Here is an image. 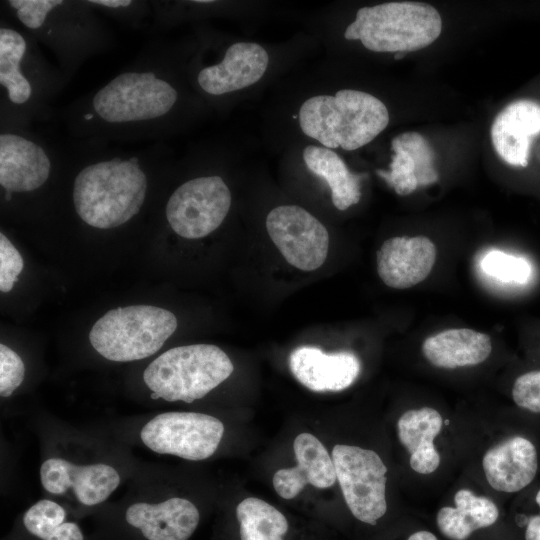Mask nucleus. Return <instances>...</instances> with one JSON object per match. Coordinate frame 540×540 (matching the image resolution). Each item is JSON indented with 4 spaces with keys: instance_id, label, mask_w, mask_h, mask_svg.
I'll list each match as a JSON object with an SVG mask.
<instances>
[{
    "instance_id": "obj_1",
    "label": "nucleus",
    "mask_w": 540,
    "mask_h": 540,
    "mask_svg": "<svg viewBox=\"0 0 540 540\" xmlns=\"http://www.w3.org/2000/svg\"><path fill=\"white\" fill-rule=\"evenodd\" d=\"M180 103L157 41L98 89L68 105L63 114L78 142L157 139Z\"/></svg>"
},
{
    "instance_id": "obj_2",
    "label": "nucleus",
    "mask_w": 540,
    "mask_h": 540,
    "mask_svg": "<svg viewBox=\"0 0 540 540\" xmlns=\"http://www.w3.org/2000/svg\"><path fill=\"white\" fill-rule=\"evenodd\" d=\"M70 156L75 163L72 206L86 225L100 230L118 228L142 210L150 186L151 168L164 156L157 146L122 150L102 143L77 142Z\"/></svg>"
},
{
    "instance_id": "obj_3",
    "label": "nucleus",
    "mask_w": 540,
    "mask_h": 540,
    "mask_svg": "<svg viewBox=\"0 0 540 540\" xmlns=\"http://www.w3.org/2000/svg\"><path fill=\"white\" fill-rule=\"evenodd\" d=\"M1 7L4 17L54 53L67 81L84 61L115 42L86 0H7Z\"/></svg>"
},
{
    "instance_id": "obj_4",
    "label": "nucleus",
    "mask_w": 540,
    "mask_h": 540,
    "mask_svg": "<svg viewBox=\"0 0 540 540\" xmlns=\"http://www.w3.org/2000/svg\"><path fill=\"white\" fill-rule=\"evenodd\" d=\"M68 83L37 42L5 17L0 22L1 126L29 127L50 115L49 102Z\"/></svg>"
},
{
    "instance_id": "obj_5",
    "label": "nucleus",
    "mask_w": 540,
    "mask_h": 540,
    "mask_svg": "<svg viewBox=\"0 0 540 540\" xmlns=\"http://www.w3.org/2000/svg\"><path fill=\"white\" fill-rule=\"evenodd\" d=\"M299 124L305 135L326 148L356 150L379 135L389 123L385 104L375 96L352 89L313 96L301 105Z\"/></svg>"
},
{
    "instance_id": "obj_6",
    "label": "nucleus",
    "mask_w": 540,
    "mask_h": 540,
    "mask_svg": "<svg viewBox=\"0 0 540 540\" xmlns=\"http://www.w3.org/2000/svg\"><path fill=\"white\" fill-rule=\"evenodd\" d=\"M442 19L427 3L399 1L362 7L344 37L359 39L374 52H412L432 44L441 34Z\"/></svg>"
},
{
    "instance_id": "obj_7",
    "label": "nucleus",
    "mask_w": 540,
    "mask_h": 540,
    "mask_svg": "<svg viewBox=\"0 0 540 540\" xmlns=\"http://www.w3.org/2000/svg\"><path fill=\"white\" fill-rule=\"evenodd\" d=\"M234 366L228 355L212 344L171 348L145 369L143 380L151 398L192 403L225 381Z\"/></svg>"
},
{
    "instance_id": "obj_8",
    "label": "nucleus",
    "mask_w": 540,
    "mask_h": 540,
    "mask_svg": "<svg viewBox=\"0 0 540 540\" xmlns=\"http://www.w3.org/2000/svg\"><path fill=\"white\" fill-rule=\"evenodd\" d=\"M177 318L167 309L150 305L115 308L92 326L89 340L104 358L130 362L152 356L175 332Z\"/></svg>"
},
{
    "instance_id": "obj_9",
    "label": "nucleus",
    "mask_w": 540,
    "mask_h": 540,
    "mask_svg": "<svg viewBox=\"0 0 540 540\" xmlns=\"http://www.w3.org/2000/svg\"><path fill=\"white\" fill-rule=\"evenodd\" d=\"M63 154L46 139L22 126H1L0 186L4 201L30 194L51 179Z\"/></svg>"
},
{
    "instance_id": "obj_10",
    "label": "nucleus",
    "mask_w": 540,
    "mask_h": 540,
    "mask_svg": "<svg viewBox=\"0 0 540 540\" xmlns=\"http://www.w3.org/2000/svg\"><path fill=\"white\" fill-rule=\"evenodd\" d=\"M336 478L346 505L359 521L376 525L387 511V467L373 450L337 444L332 450Z\"/></svg>"
},
{
    "instance_id": "obj_11",
    "label": "nucleus",
    "mask_w": 540,
    "mask_h": 540,
    "mask_svg": "<svg viewBox=\"0 0 540 540\" xmlns=\"http://www.w3.org/2000/svg\"><path fill=\"white\" fill-rule=\"evenodd\" d=\"M231 207V192L222 177L207 175L180 184L165 205V218L180 237L200 239L214 232Z\"/></svg>"
},
{
    "instance_id": "obj_12",
    "label": "nucleus",
    "mask_w": 540,
    "mask_h": 540,
    "mask_svg": "<svg viewBox=\"0 0 540 540\" xmlns=\"http://www.w3.org/2000/svg\"><path fill=\"white\" fill-rule=\"evenodd\" d=\"M223 434V423L211 415L166 412L148 421L140 437L156 453L199 461L215 453Z\"/></svg>"
},
{
    "instance_id": "obj_13",
    "label": "nucleus",
    "mask_w": 540,
    "mask_h": 540,
    "mask_svg": "<svg viewBox=\"0 0 540 540\" xmlns=\"http://www.w3.org/2000/svg\"><path fill=\"white\" fill-rule=\"evenodd\" d=\"M269 237L285 260L302 271H314L325 262L329 234L311 213L297 205H281L266 217Z\"/></svg>"
},
{
    "instance_id": "obj_14",
    "label": "nucleus",
    "mask_w": 540,
    "mask_h": 540,
    "mask_svg": "<svg viewBox=\"0 0 540 540\" xmlns=\"http://www.w3.org/2000/svg\"><path fill=\"white\" fill-rule=\"evenodd\" d=\"M268 63V53L260 44L237 42L226 49L221 61L197 72V85L208 95H225L258 82Z\"/></svg>"
},
{
    "instance_id": "obj_15",
    "label": "nucleus",
    "mask_w": 540,
    "mask_h": 540,
    "mask_svg": "<svg viewBox=\"0 0 540 540\" xmlns=\"http://www.w3.org/2000/svg\"><path fill=\"white\" fill-rule=\"evenodd\" d=\"M436 260V247L425 236L393 237L377 251V272L383 283L407 289L425 280Z\"/></svg>"
},
{
    "instance_id": "obj_16",
    "label": "nucleus",
    "mask_w": 540,
    "mask_h": 540,
    "mask_svg": "<svg viewBox=\"0 0 540 540\" xmlns=\"http://www.w3.org/2000/svg\"><path fill=\"white\" fill-rule=\"evenodd\" d=\"M295 379L313 392H338L358 378L361 364L349 351L326 353L315 346H300L289 357Z\"/></svg>"
},
{
    "instance_id": "obj_17",
    "label": "nucleus",
    "mask_w": 540,
    "mask_h": 540,
    "mask_svg": "<svg viewBox=\"0 0 540 540\" xmlns=\"http://www.w3.org/2000/svg\"><path fill=\"white\" fill-rule=\"evenodd\" d=\"M40 477L49 493L63 494L72 488L77 500L87 506L105 501L120 483L118 472L107 464L77 466L61 458L46 460Z\"/></svg>"
},
{
    "instance_id": "obj_18",
    "label": "nucleus",
    "mask_w": 540,
    "mask_h": 540,
    "mask_svg": "<svg viewBox=\"0 0 540 540\" xmlns=\"http://www.w3.org/2000/svg\"><path fill=\"white\" fill-rule=\"evenodd\" d=\"M297 465L279 469L273 476V487L284 499L295 498L307 484L327 489L337 481L332 456L322 442L310 433L299 434L293 443Z\"/></svg>"
},
{
    "instance_id": "obj_19",
    "label": "nucleus",
    "mask_w": 540,
    "mask_h": 540,
    "mask_svg": "<svg viewBox=\"0 0 540 540\" xmlns=\"http://www.w3.org/2000/svg\"><path fill=\"white\" fill-rule=\"evenodd\" d=\"M540 134V104L518 100L495 117L491 140L497 154L512 166L526 167L532 138Z\"/></svg>"
},
{
    "instance_id": "obj_20",
    "label": "nucleus",
    "mask_w": 540,
    "mask_h": 540,
    "mask_svg": "<svg viewBox=\"0 0 540 540\" xmlns=\"http://www.w3.org/2000/svg\"><path fill=\"white\" fill-rule=\"evenodd\" d=\"M125 519L148 540H188L198 526L200 515L191 501L173 497L158 504H132Z\"/></svg>"
},
{
    "instance_id": "obj_21",
    "label": "nucleus",
    "mask_w": 540,
    "mask_h": 540,
    "mask_svg": "<svg viewBox=\"0 0 540 540\" xmlns=\"http://www.w3.org/2000/svg\"><path fill=\"white\" fill-rule=\"evenodd\" d=\"M482 463L486 479L493 489L514 493L534 479L538 467L537 451L530 440L514 436L490 448Z\"/></svg>"
},
{
    "instance_id": "obj_22",
    "label": "nucleus",
    "mask_w": 540,
    "mask_h": 540,
    "mask_svg": "<svg viewBox=\"0 0 540 540\" xmlns=\"http://www.w3.org/2000/svg\"><path fill=\"white\" fill-rule=\"evenodd\" d=\"M492 351L489 335L467 328L441 331L425 339L422 352L436 367L454 369L484 362Z\"/></svg>"
},
{
    "instance_id": "obj_23",
    "label": "nucleus",
    "mask_w": 540,
    "mask_h": 540,
    "mask_svg": "<svg viewBox=\"0 0 540 540\" xmlns=\"http://www.w3.org/2000/svg\"><path fill=\"white\" fill-rule=\"evenodd\" d=\"M442 423L440 413L431 407L408 410L399 418L398 438L410 453V466L415 472L430 474L438 468L440 455L433 441Z\"/></svg>"
},
{
    "instance_id": "obj_24",
    "label": "nucleus",
    "mask_w": 540,
    "mask_h": 540,
    "mask_svg": "<svg viewBox=\"0 0 540 540\" xmlns=\"http://www.w3.org/2000/svg\"><path fill=\"white\" fill-rule=\"evenodd\" d=\"M454 502L455 508L443 507L436 517L439 530L451 540H466L475 530L491 526L498 519L495 503L468 489L457 491Z\"/></svg>"
},
{
    "instance_id": "obj_25",
    "label": "nucleus",
    "mask_w": 540,
    "mask_h": 540,
    "mask_svg": "<svg viewBox=\"0 0 540 540\" xmlns=\"http://www.w3.org/2000/svg\"><path fill=\"white\" fill-rule=\"evenodd\" d=\"M302 156L307 168L327 182L332 203L338 210L344 211L360 201L361 175L350 172L336 152L309 145L304 148Z\"/></svg>"
},
{
    "instance_id": "obj_26",
    "label": "nucleus",
    "mask_w": 540,
    "mask_h": 540,
    "mask_svg": "<svg viewBox=\"0 0 540 540\" xmlns=\"http://www.w3.org/2000/svg\"><path fill=\"white\" fill-rule=\"evenodd\" d=\"M241 540H284L289 524L285 515L270 503L248 497L236 507Z\"/></svg>"
},
{
    "instance_id": "obj_27",
    "label": "nucleus",
    "mask_w": 540,
    "mask_h": 540,
    "mask_svg": "<svg viewBox=\"0 0 540 540\" xmlns=\"http://www.w3.org/2000/svg\"><path fill=\"white\" fill-rule=\"evenodd\" d=\"M65 516L59 504L41 500L25 512L23 524L28 532L42 540H83L79 526L64 522Z\"/></svg>"
},
{
    "instance_id": "obj_28",
    "label": "nucleus",
    "mask_w": 540,
    "mask_h": 540,
    "mask_svg": "<svg viewBox=\"0 0 540 540\" xmlns=\"http://www.w3.org/2000/svg\"><path fill=\"white\" fill-rule=\"evenodd\" d=\"M391 146L395 155L392 157L390 170H377L376 173L398 195L405 196L412 193L418 186L415 176V162L413 157L403 148L397 137L392 140Z\"/></svg>"
},
{
    "instance_id": "obj_29",
    "label": "nucleus",
    "mask_w": 540,
    "mask_h": 540,
    "mask_svg": "<svg viewBox=\"0 0 540 540\" xmlns=\"http://www.w3.org/2000/svg\"><path fill=\"white\" fill-rule=\"evenodd\" d=\"M482 270L500 281L525 284L531 276V266L521 257L499 250L488 252L481 260Z\"/></svg>"
},
{
    "instance_id": "obj_30",
    "label": "nucleus",
    "mask_w": 540,
    "mask_h": 540,
    "mask_svg": "<svg viewBox=\"0 0 540 540\" xmlns=\"http://www.w3.org/2000/svg\"><path fill=\"white\" fill-rule=\"evenodd\" d=\"M403 148L413 157L418 185H429L438 180L433 166L434 151L427 140L417 132H406L396 136Z\"/></svg>"
},
{
    "instance_id": "obj_31",
    "label": "nucleus",
    "mask_w": 540,
    "mask_h": 540,
    "mask_svg": "<svg viewBox=\"0 0 540 540\" xmlns=\"http://www.w3.org/2000/svg\"><path fill=\"white\" fill-rule=\"evenodd\" d=\"M96 11L122 21L123 23L139 27L150 15H153L151 1L136 0H86Z\"/></svg>"
},
{
    "instance_id": "obj_32",
    "label": "nucleus",
    "mask_w": 540,
    "mask_h": 540,
    "mask_svg": "<svg viewBox=\"0 0 540 540\" xmlns=\"http://www.w3.org/2000/svg\"><path fill=\"white\" fill-rule=\"evenodd\" d=\"M25 366L21 357L8 346L0 344V395L9 397L21 385Z\"/></svg>"
},
{
    "instance_id": "obj_33",
    "label": "nucleus",
    "mask_w": 540,
    "mask_h": 540,
    "mask_svg": "<svg viewBox=\"0 0 540 540\" xmlns=\"http://www.w3.org/2000/svg\"><path fill=\"white\" fill-rule=\"evenodd\" d=\"M23 259L10 242V240L0 233V290L7 293L12 290L14 283L18 281V276L23 270Z\"/></svg>"
},
{
    "instance_id": "obj_34",
    "label": "nucleus",
    "mask_w": 540,
    "mask_h": 540,
    "mask_svg": "<svg viewBox=\"0 0 540 540\" xmlns=\"http://www.w3.org/2000/svg\"><path fill=\"white\" fill-rule=\"evenodd\" d=\"M512 397L518 407L540 413V370L520 375L514 382Z\"/></svg>"
},
{
    "instance_id": "obj_35",
    "label": "nucleus",
    "mask_w": 540,
    "mask_h": 540,
    "mask_svg": "<svg viewBox=\"0 0 540 540\" xmlns=\"http://www.w3.org/2000/svg\"><path fill=\"white\" fill-rule=\"evenodd\" d=\"M535 500L540 507V490L537 492ZM525 540H540V514L529 518L525 530Z\"/></svg>"
},
{
    "instance_id": "obj_36",
    "label": "nucleus",
    "mask_w": 540,
    "mask_h": 540,
    "mask_svg": "<svg viewBox=\"0 0 540 540\" xmlns=\"http://www.w3.org/2000/svg\"><path fill=\"white\" fill-rule=\"evenodd\" d=\"M408 540H437V538L433 533L428 531H418L410 535Z\"/></svg>"
},
{
    "instance_id": "obj_37",
    "label": "nucleus",
    "mask_w": 540,
    "mask_h": 540,
    "mask_svg": "<svg viewBox=\"0 0 540 540\" xmlns=\"http://www.w3.org/2000/svg\"><path fill=\"white\" fill-rule=\"evenodd\" d=\"M405 55H406V53H404V52H397V53L394 54V58L396 60H398V59L403 58Z\"/></svg>"
}]
</instances>
